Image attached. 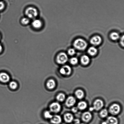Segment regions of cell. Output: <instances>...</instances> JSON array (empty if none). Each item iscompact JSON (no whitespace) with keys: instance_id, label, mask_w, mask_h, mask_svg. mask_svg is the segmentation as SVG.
I'll use <instances>...</instances> for the list:
<instances>
[{"instance_id":"cell-1","label":"cell","mask_w":124,"mask_h":124,"mask_svg":"<svg viewBox=\"0 0 124 124\" xmlns=\"http://www.w3.org/2000/svg\"><path fill=\"white\" fill-rule=\"evenodd\" d=\"M25 14L29 19H36L38 15V11L36 8L33 7H29L25 11Z\"/></svg>"},{"instance_id":"cell-2","label":"cell","mask_w":124,"mask_h":124,"mask_svg":"<svg viewBox=\"0 0 124 124\" xmlns=\"http://www.w3.org/2000/svg\"><path fill=\"white\" fill-rule=\"evenodd\" d=\"M74 47L78 50H85L87 48V42L82 39H78L75 40L74 42Z\"/></svg>"},{"instance_id":"cell-3","label":"cell","mask_w":124,"mask_h":124,"mask_svg":"<svg viewBox=\"0 0 124 124\" xmlns=\"http://www.w3.org/2000/svg\"><path fill=\"white\" fill-rule=\"evenodd\" d=\"M68 58L67 54L65 53L62 52L57 55L56 61L59 64H64L68 61Z\"/></svg>"},{"instance_id":"cell-4","label":"cell","mask_w":124,"mask_h":124,"mask_svg":"<svg viewBox=\"0 0 124 124\" xmlns=\"http://www.w3.org/2000/svg\"><path fill=\"white\" fill-rule=\"evenodd\" d=\"M121 108L120 106L117 104H114L109 108V111L113 115H116L120 112Z\"/></svg>"},{"instance_id":"cell-5","label":"cell","mask_w":124,"mask_h":124,"mask_svg":"<svg viewBox=\"0 0 124 124\" xmlns=\"http://www.w3.org/2000/svg\"><path fill=\"white\" fill-rule=\"evenodd\" d=\"M49 108L51 112L57 113L60 111L61 109V106L59 103L54 102L52 103L50 106Z\"/></svg>"},{"instance_id":"cell-6","label":"cell","mask_w":124,"mask_h":124,"mask_svg":"<svg viewBox=\"0 0 124 124\" xmlns=\"http://www.w3.org/2000/svg\"><path fill=\"white\" fill-rule=\"evenodd\" d=\"M31 25L34 29L39 30L42 27L43 23L40 19H35L33 21Z\"/></svg>"},{"instance_id":"cell-7","label":"cell","mask_w":124,"mask_h":124,"mask_svg":"<svg viewBox=\"0 0 124 124\" xmlns=\"http://www.w3.org/2000/svg\"><path fill=\"white\" fill-rule=\"evenodd\" d=\"M101 38L99 36H95L92 37L90 40L91 44L94 46L99 45L101 43Z\"/></svg>"},{"instance_id":"cell-8","label":"cell","mask_w":124,"mask_h":124,"mask_svg":"<svg viewBox=\"0 0 124 124\" xmlns=\"http://www.w3.org/2000/svg\"><path fill=\"white\" fill-rule=\"evenodd\" d=\"M71 71V68L69 65H65L60 69V71L62 75H70Z\"/></svg>"},{"instance_id":"cell-9","label":"cell","mask_w":124,"mask_h":124,"mask_svg":"<svg viewBox=\"0 0 124 124\" xmlns=\"http://www.w3.org/2000/svg\"><path fill=\"white\" fill-rule=\"evenodd\" d=\"M104 105L103 102L100 99H97L93 103V108L94 110H98L101 109Z\"/></svg>"},{"instance_id":"cell-10","label":"cell","mask_w":124,"mask_h":124,"mask_svg":"<svg viewBox=\"0 0 124 124\" xmlns=\"http://www.w3.org/2000/svg\"><path fill=\"white\" fill-rule=\"evenodd\" d=\"M10 79L9 75L6 73L2 72L0 73V81L1 82L6 83L9 81Z\"/></svg>"},{"instance_id":"cell-11","label":"cell","mask_w":124,"mask_h":124,"mask_svg":"<svg viewBox=\"0 0 124 124\" xmlns=\"http://www.w3.org/2000/svg\"><path fill=\"white\" fill-rule=\"evenodd\" d=\"M76 103V100L72 96H70L68 98L66 101V105L68 107L73 106Z\"/></svg>"},{"instance_id":"cell-12","label":"cell","mask_w":124,"mask_h":124,"mask_svg":"<svg viewBox=\"0 0 124 124\" xmlns=\"http://www.w3.org/2000/svg\"><path fill=\"white\" fill-rule=\"evenodd\" d=\"M92 118V115L90 113L88 112H86L84 113L82 115V120L85 122H89L91 120Z\"/></svg>"},{"instance_id":"cell-13","label":"cell","mask_w":124,"mask_h":124,"mask_svg":"<svg viewBox=\"0 0 124 124\" xmlns=\"http://www.w3.org/2000/svg\"><path fill=\"white\" fill-rule=\"evenodd\" d=\"M51 121L53 124H59L61 122L62 118L59 115H55L51 119Z\"/></svg>"},{"instance_id":"cell-14","label":"cell","mask_w":124,"mask_h":124,"mask_svg":"<svg viewBox=\"0 0 124 124\" xmlns=\"http://www.w3.org/2000/svg\"><path fill=\"white\" fill-rule=\"evenodd\" d=\"M64 120L67 123H70L72 122L73 120V116L71 114L67 113L65 114L64 116Z\"/></svg>"},{"instance_id":"cell-15","label":"cell","mask_w":124,"mask_h":124,"mask_svg":"<svg viewBox=\"0 0 124 124\" xmlns=\"http://www.w3.org/2000/svg\"><path fill=\"white\" fill-rule=\"evenodd\" d=\"M90 62V59L87 55H84L81 58V63L84 65H87L89 64Z\"/></svg>"},{"instance_id":"cell-16","label":"cell","mask_w":124,"mask_h":124,"mask_svg":"<svg viewBox=\"0 0 124 124\" xmlns=\"http://www.w3.org/2000/svg\"><path fill=\"white\" fill-rule=\"evenodd\" d=\"M107 122L108 124H117L118 121L116 117L110 116L108 118Z\"/></svg>"},{"instance_id":"cell-17","label":"cell","mask_w":124,"mask_h":124,"mask_svg":"<svg viewBox=\"0 0 124 124\" xmlns=\"http://www.w3.org/2000/svg\"><path fill=\"white\" fill-rule=\"evenodd\" d=\"M56 86L55 81L53 79L48 80L47 83V87L50 89H52L54 88Z\"/></svg>"},{"instance_id":"cell-18","label":"cell","mask_w":124,"mask_h":124,"mask_svg":"<svg viewBox=\"0 0 124 124\" xmlns=\"http://www.w3.org/2000/svg\"><path fill=\"white\" fill-rule=\"evenodd\" d=\"M88 53L90 55L93 56L97 54L98 50L96 48L94 47H91L89 48Z\"/></svg>"},{"instance_id":"cell-19","label":"cell","mask_w":124,"mask_h":124,"mask_svg":"<svg viewBox=\"0 0 124 124\" xmlns=\"http://www.w3.org/2000/svg\"><path fill=\"white\" fill-rule=\"evenodd\" d=\"M75 94L77 98L79 99H81L83 98L84 94L82 90H78L75 92Z\"/></svg>"},{"instance_id":"cell-20","label":"cell","mask_w":124,"mask_h":124,"mask_svg":"<svg viewBox=\"0 0 124 124\" xmlns=\"http://www.w3.org/2000/svg\"><path fill=\"white\" fill-rule=\"evenodd\" d=\"M87 103L85 101H81L78 104V108L80 110H83L86 108L87 107Z\"/></svg>"},{"instance_id":"cell-21","label":"cell","mask_w":124,"mask_h":124,"mask_svg":"<svg viewBox=\"0 0 124 124\" xmlns=\"http://www.w3.org/2000/svg\"><path fill=\"white\" fill-rule=\"evenodd\" d=\"M110 37L113 40L115 41L119 38L120 36L117 32H114L110 34Z\"/></svg>"},{"instance_id":"cell-22","label":"cell","mask_w":124,"mask_h":124,"mask_svg":"<svg viewBox=\"0 0 124 124\" xmlns=\"http://www.w3.org/2000/svg\"><path fill=\"white\" fill-rule=\"evenodd\" d=\"M30 19L26 17L22 18L21 22L22 24L24 25H28L30 23Z\"/></svg>"},{"instance_id":"cell-23","label":"cell","mask_w":124,"mask_h":124,"mask_svg":"<svg viewBox=\"0 0 124 124\" xmlns=\"http://www.w3.org/2000/svg\"><path fill=\"white\" fill-rule=\"evenodd\" d=\"M65 95L64 93H59L56 97L57 100L60 102L63 101L65 99Z\"/></svg>"},{"instance_id":"cell-24","label":"cell","mask_w":124,"mask_h":124,"mask_svg":"<svg viewBox=\"0 0 124 124\" xmlns=\"http://www.w3.org/2000/svg\"><path fill=\"white\" fill-rule=\"evenodd\" d=\"M9 86L12 89H16L18 87L17 84L14 81H12L10 83Z\"/></svg>"},{"instance_id":"cell-25","label":"cell","mask_w":124,"mask_h":124,"mask_svg":"<svg viewBox=\"0 0 124 124\" xmlns=\"http://www.w3.org/2000/svg\"><path fill=\"white\" fill-rule=\"evenodd\" d=\"M108 111L106 109L102 110L100 113V115L102 117H105L107 116Z\"/></svg>"},{"instance_id":"cell-26","label":"cell","mask_w":124,"mask_h":124,"mask_svg":"<svg viewBox=\"0 0 124 124\" xmlns=\"http://www.w3.org/2000/svg\"><path fill=\"white\" fill-rule=\"evenodd\" d=\"M44 116L45 118L50 119H51L53 116L51 114L50 112L48 111L45 112L44 113Z\"/></svg>"},{"instance_id":"cell-27","label":"cell","mask_w":124,"mask_h":124,"mask_svg":"<svg viewBox=\"0 0 124 124\" xmlns=\"http://www.w3.org/2000/svg\"><path fill=\"white\" fill-rule=\"evenodd\" d=\"M78 62V59L76 58L73 57L70 60V63L73 65H75L77 64Z\"/></svg>"},{"instance_id":"cell-28","label":"cell","mask_w":124,"mask_h":124,"mask_svg":"<svg viewBox=\"0 0 124 124\" xmlns=\"http://www.w3.org/2000/svg\"><path fill=\"white\" fill-rule=\"evenodd\" d=\"M68 53L69 55L71 56L74 55L75 54V51L74 48H70L68 50Z\"/></svg>"},{"instance_id":"cell-29","label":"cell","mask_w":124,"mask_h":124,"mask_svg":"<svg viewBox=\"0 0 124 124\" xmlns=\"http://www.w3.org/2000/svg\"><path fill=\"white\" fill-rule=\"evenodd\" d=\"M5 7V5L4 2L0 1V11H2L4 9Z\"/></svg>"},{"instance_id":"cell-30","label":"cell","mask_w":124,"mask_h":124,"mask_svg":"<svg viewBox=\"0 0 124 124\" xmlns=\"http://www.w3.org/2000/svg\"><path fill=\"white\" fill-rule=\"evenodd\" d=\"M121 41V45L122 46H124V36H123L121 38V41Z\"/></svg>"},{"instance_id":"cell-31","label":"cell","mask_w":124,"mask_h":124,"mask_svg":"<svg viewBox=\"0 0 124 124\" xmlns=\"http://www.w3.org/2000/svg\"><path fill=\"white\" fill-rule=\"evenodd\" d=\"M78 109L77 108L74 107H73L72 109V111L73 112L75 113L77 111Z\"/></svg>"},{"instance_id":"cell-32","label":"cell","mask_w":124,"mask_h":124,"mask_svg":"<svg viewBox=\"0 0 124 124\" xmlns=\"http://www.w3.org/2000/svg\"><path fill=\"white\" fill-rule=\"evenodd\" d=\"M74 123L75 124H79L80 123V120L78 119H76L74 120Z\"/></svg>"},{"instance_id":"cell-33","label":"cell","mask_w":124,"mask_h":124,"mask_svg":"<svg viewBox=\"0 0 124 124\" xmlns=\"http://www.w3.org/2000/svg\"><path fill=\"white\" fill-rule=\"evenodd\" d=\"M2 50H3V48H2V46L0 44V53H2Z\"/></svg>"},{"instance_id":"cell-34","label":"cell","mask_w":124,"mask_h":124,"mask_svg":"<svg viewBox=\"0 0 124 124\" xmlns=\"http://www.w3.org/2000/svg\"><path fill=\"white\" fill-rule=\"evenodd\" d=\"M94 110V109H93V107H91V108H90L89 109V110L91 111H93V110Z\"/></svg>"},{"instance_id":"cell-35","label":"cell","mask_w":124,"mask_h":124,"mask_svg":"<svg viewBox=\"0 0 124 124\" xmlns=\"http://www.w3.org/2000/svg\"><path fill=\"white\" fill-rule=\"evenodd\" d=\"M102 124H108V123L106 122H104L102 123Z\"/></svg>"},{"instance_id":"cell-36","label":"cell","mask_w":124,"mask_h":124,"mask_svg":"<svg viewBox=\"0 0 124 124\" xmlns=\"http://www.w3.org/2000/svg\"><path fill=\"white\" fill-rule=\"evenodd\" d=\"M1 39V36L0 35V39Z\"/></svg>"},{"instance_id":"cell-37","label":"cell","mask_w":124,"mask_h":124,"mask_svg":"<svg viewBox=\"0 0 124 124\" xmlns=\"http://www.w3.org/2000/svg\"><path fill=\"white\" fill-rule=\"evenodd\" d=\"M84 124V123H82V124Z\"/></svg>"}]
</instances>
